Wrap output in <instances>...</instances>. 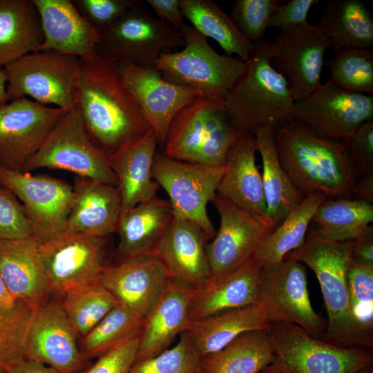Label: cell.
Returning <instances> with one entry per match:
<instances>
[{"label":"cell","mask_w":373,"mask_h":373,"mask_svg":"<svg viewBox=\"0 0 373 373\" xmlns=\"http://www.w3.org/2000/svg\"><path fill=\"white\" fill-rule=\"evenodd\" d=\"M350 258L355 262L373 269V226L370 224L351 240Z\"/></svg>","instance_id":"816d5d0a"},{"label":"cell","mask_w":373,"mask_h":373,"mask_svg":"<svg viewBox=\"0 0 373 373\" xmlns=\"http://www.w3.org/2000/svg\"><path fill=\"white\" fill-rule=\"evenodd\" d=\"M276 350L269 367L284 373H355L373 365L372 349L343 347L316 338L298 326L271 323Z\"/></svg>","instance_id":"ba28073f"},{"label":"cell","mask_w":373,"mask_h":373,"mask_svg":"<svg viewBox=\"0 0 373 373\" xmlns=\"http://www.w3.org/2000/svg\"><path fill=\"white\" fill-rule=\"evenodd\" d=\"M66 111L20 97L0 106V165L23 172Z\"/></svg>","instance_id":"2e32d148"},{"label":"cell","mask_w":373,"mask_h":373,"mask_svg":"<svg viewBox=\"0 0 373 373\" xmlns=\"http://www.w3.org/2000/svg\"><path fill=\"white\" fill-rule=\"evenodd\" d=\"M209 240L198 224L173 216L156 255L170 278L194 289L211 277L206 251Z\"/></svg>","instance_id":"cb8c5ba5"},{"label":"cell","mask_w":373,"mask_h":373,"mask_svg":"<svg viewBox=\"0 0 373 373\" xmlns=\"http://www.w3.org/2000/svg\"><path fill=\"white\" fill-rule=\"evenodd\" d=\"M257 305L271 323L294 324L318 339L325 336L327 320L313 308L305 267L295 259L262 267Z\"/></svg>","instance_id":"9c48e42d"},{"label":"cell","mask_w":373,"mask_h":373,"mask_svg":"<svg viewBox=\"0 0 373 373\" xmlns=\"http://www.w3.org/2000/svg\"><path fill=\"white\" fill-rule=\"evenodd\" d=\"M122 80L164 148L175 115L195 98L196 91L166 80L154 65L133 60L116 61Z\"/></svg>","instance_id":"ac0fdd59"},{"label":"cell","mask_w":373,"mask_h":373,"mask_svg":"<svg viewBox=\"0 0 373 373\" xmlns=\"http://www.w3.org/2000/svg\"><path fill=\"white\" fill-rule=\"evenodd\" d=\"M8 78L3 67L0 66V106L8 102L7 94Z\"/></svg>","instance_id":"6f0895ef"},{"label":"cell","mask_w":373,"mask_h":373,"mask_svg":"<svg viewBox=\"0 0 373 373\" xmlns=\"http://www.w3.org/2000/svg\"><path fill=\"white\" fill-rule=\"evenodd\" d=\"M294 102L285 78L270 61L267 41L254 44L244 70L224 100L233 126L241 134L266 126L275 130L294 120Z\"/></svg>","instance_id":"3957f363"},{"label":"cell","mask_w":373,"mask_h":373,"mask_svg":"<svg viewBox=\"0 0 373 373\" xmlns=\"http://www.w3.org/2000/svg\"><path fill=\"white\" fill-rule=\"evenodd\" d=\"M81 15L100 33L132 8L139 0H74Z\"/></svg>","instance_id":"7dc6e473"},{"label":"cell","mask_w":373,"mask_h":373,"mask_svg":"<svg viewBox=\"0 0 373 373\" xmlns=\"http://www.w3.org/2000/svg\"><path fill=\"white\" fill-rule=\"evenodd\" d=\"M211 202L220 220L218 231L206 246L211 276L215 277L230 272L252 258L260 242L276 227L216 193Z\"/></svg>","instance_id":"ffe728a7"},{"label":"cell","mask_w":373,"mask_h":373,"mask_svg":"<svg viewBox=\"0 0 373 373\" xmlns=\"http://www.w3.org/2000/svg\"><path fill=\"white\" fill-rule=\"evenodd\" d=\"M144 318L118 304L86 335L81 338L79 350L84 357H99L141 330Z\"/></svg>","instance_id":"ab89813d"},{"label":"cell","mask_w":373,"mask_h":373,"mask_svg":"<svg viewBox=\"0 0 373 373\" xmlns=\"http://www.w3.org/2000/svg\"><path fill=\"white\" fill-rule=\"evenodd\" d=\"M326 195L321 193L311 194L291 209L286 218L258 247L254 258L262 267L277 264L289 252L304 244L311 219Z\"/></svg>","instance_id":"74e56055"},{"label":"cell","mask_w":373,"mask_h":373,"mask_svg":"<svg viewBox=\"0 0 373 373\" xmlns=\"http://www.w3.org/2000/svg\"><path fill=\"white\" fill-rule=\"evenodd\" d=\"M61 297L64 311L80 338L118 305L114 296L98 283L72 287Z\"/></svg>","instance_id":"f35d334b"},{"label":"cell","mask_w":373,"mask_h":373,"mask_svg":"<svg viewBox=\"0 0 373 373\" xmlns=\"http://www.w3.org/2000/svg\"><path fill=\"white\" fill-rule=\"evenodd\" d=\"M351 240L305 241L285 258L295 259L314 273L327 314L323 341L343 347L373 348V338L357 325L351 312L347 274Z\"/></svg>","instance_id":"277c9868"},{"label":"cell","mask_w":373,"mask_h":373,"mask_svg":"<svg viewBox=\"0 0 373 373\" xmlns=\"http://www.w3.org/2000/svg\"><path fill=\"white\" fill-rule=\"evenodd\" d=\"M271 323L258 305L225 310L192 321L186 332L202 358L228 344L240 334L269 330Z\"/></svg>","instance_id":"4dcf8cb0"},{"label":"cell","mask_w":373,"mask_h":373,"mask_svg":"<svg viewBox=\"0 0 373 373\" xmlns=\"http://www.w3.org/2000/svg\"><path fill=\"white\" fill-rule=\"evenodd\" d=\"M293 117L322 137L347 142L363 124L373 121V97L329 79L294 102Z\"/></svg>","instance_id":"5bb4252c"},{"label":"cell","mask_w":373,"mask_h":373,"mask_svg":"<svg viewBox=\"0 0 373 373\" xmlns=\"http://www.w3.org/2000/svg\"><path fill=\"white\" fill-rule=\"evenodd\" d=\"M158 18L167 22L175 29L180 31L186 24L179 0H147Z\"/></svg>","instance_id":"f5cc1de1"},{"label":"cell","mask_w":373,"mask_h":373,"mask_svg":"<svg viewBox=\"0 0 373 373\" xmlns=\"http://www.w3.org/2000/svg\"><path fill=\"white\" fill-rule=\"evenodd\" d=\"M34 237L24 207L17 197L0 186V240Z\"/></svg>","instance_id":"bcb514c9"},{"label":"cell","mask_w":373,"mask_h":373,"mask_svg":"<svg viewBox=\"0 0 373 373\" xmlns=\"http://www.w3.org/2000/svg\"><path fill=\"white\" fill-rule=\"evenodd\" d=\"M355 373H373V365L363 367L356 371Z\"/></svg>","instance_id":"680465c9"},{"label":"cell","mask_w":373,"mask_h":373,"mask_svg":"<svg viewBox=\"0 0 373 373\" xmlns=\"http://www.w3.org/2000/svg\"><path fill=\"white\" fill-rule=\"evenodd\" d=\"M316 26L335 52L373 46V17L360 0H331Z\"/></svg>","instance_id":"836d02e7"},{"label":"cell","mask_w":373,"mask_h":373,"mask_svg":"<svg viewBox=\"0 0 373 373\" xmlns=\"http://www.w3.org/2000/svg\"><path fill=\"white\" fill-rule=\"evenodd\" d=\"M8 373H61L42 363L23 359L7 369Z\"/></svg>","instance_id":"11a10c76"},{"label":"cell","mask_w":373,"mask_h":373,"mask_svg":"<svg viewBox=\"0 0 373 373\" xmlns=\"http://www.w3.org/2000/svg\"><path fill=\"white\" fill-rule=\"evenodd\" d=\"M8 102L31 97L66 111L75 107L80 59L52 50L27 54L3 66Z\"/></svg>","instance_id":"52a82bcc"},{"label":"cell","mask_w":373,"mask_h":373,"mask_svg":"<svg viewBox=\"0 0 373 373\" xmlns=\"http://www.w3.org/2000/svg\"><path fill=\"white\" fill-rule=\"evenodd\" d=\"M41 19L44 41L37 51L52 50L88 59L95 56L100 32L70 0H33Z\"/></svg>","instance_id":"7402d4cb"},{"label":"cell","mask_w":373,"mask_h":373,"mask_svg":"<svg viewBox=\"0 0 373 373\" xmlns=\"http://www.w3.org/2000/svg\"><path fill=\"white\" fill-rule=\"evenodd\" d=\"M256 151L254 134H241L235 140L227 151L216 193L241 209L269 220L262 175L256 164Z\"/></svg>","instance_id":"d4e9b609"},{"label":"cell","mask_w":373,"mask_h":373,"mask_svg":"<svg viewBox=\"0 0 373 373\" xmlns=\"http://www.w3.org/2000/svg\"><path fill=\"white\" fill-rule=\"evenodd\" d=\"M182 15L191 26L206 38L216 41L225 54L236 55L245 62L253 44L239 31L229 15L211 0H179Z\"/></svg>","instance_id":"8d00e7d4"},{"label":"cell","mask_w":373,"mask_h":373,"mask_svg":"<svg viewBox=\"0 0 373 373\" xmlns=\"http://www.w3.org/2000/svg\"><path fill=\"white\" fill-rule=\"evenodd\" d=\"M259 373H284V372L272 370L268 366L267 368L260 372Z\"/></svg>","instance_id":"91938a15"},{"label":"cell","mask_w":373,"mask_h":373,"mask_svg":"<svg viewBox=\"0 0 373 373\" xmlns=\"http://www.w3.org/2000/svg\"><path fill=\"white\" fill-rule=\"evenodd\" d=\"M261 268L253 257L237 269L211 276L193 289L189 309L190 323L225 310L257 305Z\"/></svg>","instance_id":"484cf974"},{"label":"cell","mask_w":373,"mask_h":373,"mask_svg":"<svg viewBox=\"0 0 373 373\" xmlns=\"http://www.w3.org/2000/svg\"><path fill=\"white\" fill-rule=\"evenodd\" d=\"M372 221L373 204L354 198H326L314 213L305 241H350Z\"/></svg>","instance_id":"1f68e13d"},{"label":"cell","mask_w":373,"mask_h":373,"mask_svg":"<svg viewBox=\"0 0 373 373\" xmlns=\"http://www.w3.org/2000/svg\"><path fill=\"white\" fill-rule=\"evenodd\" d=\"M192 287L169 278L162 294L144 318L135 361L164 352L190 323L189 309Z\"/></svg>","instance_id":"603a6c76"},{"label":"cell","mask_w":373,"mask_h":373,"mask_svg":"<svg viewBox=\"0 0 373 373\" xmlns=\"http://www.w3.org/2000/svg\"><path fill=\"white\" fill-rule=\"evenodd\" d=\"M267 48L273 66L285 78L294 102L300 101L321 83L327 39L309 21L280 30Z\"/></svg>","instance_id":"e0dca14e"},{"label":"cell","mask_w":373,"mask_h":373,"mask_svg":"<svg viewBox=\"0 0 373 373\" xmlns=\"http://www.w3.org/2000/svg\"><path fill=\"white\" fill-rule=\"evenodd\" d=\"M169 278L157 255L148 254L111 264L102 273L97 283L108 290L118 304L144 318Z\"/></svg>","instance_id":"44dd1931"},{"label":"cell","mask_w":373,"mask_h":373,"mask_svg":"<svg viewBox=\"0 0 373 373\" xmlns=\"http://www.w3.org/2000/svg\"><path fill=\"white\" fill-rule=\"evenodd\" d=\"M224 171V166L182 162L155 152L152 178L167 193L173 216L195 222L213 239L216 231L207 205L216 194Z\"/></svg>","instance_id":"4fadbf2b"},{"label":"cell","mask_w":373,"mask_h":373,"mask_svg":"<svg viewBox=\"0 0 373 373\" xmlns=\"http://www.w3.org/2000/svg\"><path fill=\"white\" fill-rule=\"evenodd\" d=\"M180 32L184 41L182 49L162 54L154 66L173 84L191 88L202 97L224 100L245 62L217 52L207 38L191 26L185 24Z\"/></svg>","instance_id":"8992f818"},{"label":"cell","mask_w":373,"mask_h":373,"mask_svg":"<svg viewBox=\"0 0 373 373\" xmlns=\"http://www.w3.org/2000/svg\"><path fill=\"white\" fill-rule=\"evenodd\" d=\"M0 186L23 202L34 238L40 243L64 233L75 198L73 187L47 175L11 171L0 165Z\"/></svg>","instance_id":"9a60e30c"},{"label":"cell","mask_w":373,"mask_h":373,"mask_svg":"<svg viewBox=\"0 0 373 373\" xmlns=\"http://www.w3.org/2000/svg\"><path fill=\"white\" fill-rule=\"evenodd\" d=\"M34 237L0 240V273L12 295L36 309L52 297Z\"/></svg>","instance_id":"4316f807"},{"label":"cell","mask_w":373,"mask_h":373,"mask_svg":"<svg viewBox=\"0 0 373 373\" xmlns=\"http://www.w3.org/2000/svg\"><path fill=\"white\" fill-rule=\"evenodd\" d=\"M73 189L65 233L108 236L116 232L122 209L119 188L75 175Z\"/></svg>","instance_id":"f1b7e54d"},{"label":"cell","mask_w":373,"mask_h":373,"mask_svg":"<svg viewBox=\"0 0 373 373\" xmlns=\"http://www.w3.org/2000/svg\"><path fill=\"white\" fill-rule=\"evenodd\" d=\"M77 337L64 311L61 297L52 296L34 312L24 344L25 358L61 373H82L91 364L82 354Z\"/></svg>","instance_id":"d6986e66"},{"label":"cell","mask_w":373,"mask_h":373,"mask_svg":"<svg viewBox=\"0 0 373 373\" xmlns=\"http://www.w3.org/2000/svg\"><path fill=\"white\" fill-rule=\"evenodd\" d=\"M35 310L28 306L0 310V368L7 370L25 359L24 344Z\"/></svg>","instance_id":"7bdbcfd3"},{"label":"cell","mask_w":373,"mask_h":373,"mask_svg":"<svg viewBox=\"0 0 373 373\" xmlns=\"http://www.w3.org/2000/svg\"><path fill=\"white\" fill-rule=\"evenodd\" d=\"M274 131L280 163L305 198L315 193L353 197L356 178L345 142L322 137L294 119Z\"/></svg>","instance_id":"7a4b0ae2"},{"label":"cell","mask_w":373,"mask_h":373,"mask_svg":"<svg viewBox=\"0 0 373 373\" xmlns=\"http://www.w3.org/2000/svg\"><path fill=\"white\" fill-rule=\"evenodd\" d=\"M0 373H8L6 369L0 368Z\"/></svg>","instance_id":"94428289"},{"label":"cell","mask_w":373,"mask_h":373,"mask_svg":"<svg viewBox=\"0 0 373 373\" xmlns=\"http://www.w3.org/2000/svg\"><path fill=\"white\" fill-rule=\"evenodd\" d=\"M157 145L156 137L150 130L108 155L110 166L118 181L122 213L157 198L160 186L152 178Z\"/></svg>","instance_id":"83f0119b"},{"label":"cell","mask_w":373,"mask_h":373,"mask_svg":"<svg viewBox=\"0 0 373 373\" xmlns=\"http://www.w3.org/2000/svg\"><path fill=\"white\" fill-rule=\"evenodd\" d=\"M172 218L169 200L157 197L122 212L116 230L119 240L113 264L139 256L156 255Z\"/></svg>","instance_id":"f546056e"},{"label":"cell","mask_w":373,"mask_h":373,"mask_svg":"<svg viewBox=\"0 0 373 373\" xmlns=\"http://www.w3.org/2000/svg\"><path fill=\"white\" fill-rule=\"evenodd\" d=\"M281 3L278 0H236L230 17L251 44L263 40L271 15Z\"/></svg>","instance_id":"f6af8a7d"},{"label":"cell","mask_w":373,"mask_h":373,"mask_svg":"<svg viewBox=\"0 0 373 373\" xmlns=\"http://www.w3.org/2000/svg\"><path fill=\"white\" fill-rule=\"evenodd\" d=\"M43 41L33 0H0V66L37 52Z\"/></svg>","instance_id":"e575fe53"},{"label":"cell","mask_w":373,"mask_h":373,"mask_svg":"<svg viewBox=\"0 0 373 373\" xmlns=\"http://www.w3.org/2000/svg\"><path fill=\"white\" fill-rule=\"evenodd\" d=\"M110 236L63 233L39 247L40 262L52 296L68 289L97 283L113 264Z\"/></svg>","instance_id":"30bf717a"},{"label":"cell","mask_w":373,"mask_h":373,"mask_svg":"<svg viewBox=\"0 0 373 373\" xmlns=\"http://www.w3.org/2000/svg\"><path fill=\"white\" fill-rule=\"evenodd\" d=\"M21 306L27 305L17 300L12 295L0 273V310H10Z\"/></svg>","instance_id":"9f6ffc18"},{"label":"cell","mask_w":373,"mask_h":373,"mask_svg":"<svg viewBox=\"0 0 373 373\" xmlns=\"http://www.w3.org/2000/svg\"><path fill=\"white\" fill-rule=\"evenodd\" d=\"M240 135L229 119L224 100L199 96L172 119L164 153L179 161L223 166L229 149Z\"/></svg>","instance_id":"5b68a950"},{"label":"cell","mask_w":373,"mask_h":373,"mask_svg":"<svg viewBox=\"0 0 373 373\" xmlns=\"http://www.w3.org/2000/svg\"><path fill=\"white\" fill-rule=\"evenodd\" d=\"M345 143L348 158L357 180L373 171V121L363 124Z\"/></svg>","instance_id":"c3c4849f"},{"label":"cell","mask_w":373,"mask_h":373,"mask_svg":"<svg viewBox=\"0 0 373 373\" xmlns=\"http://www.w3.org/2000/svg\"><path fill=\"white\" fill-rule=\"evenodd\" d=\"M328 66L329 80L338 86L358 93H373V52L350 48L335 52Z\"/></svg>","instance_id":"60d3db41"},{"label":"cell","mask_w":373,"mask_h":373,"mask_svg":"<svg viewBox=\"0 0 373 373\" xmlns=\"http://www.w3.org/2000/svg\"><path fill=\"white\" fill-rule=\"evenodd\" d=\"M75 108L95 145L108 155L152 130L124 84L115 60L81 59Z\"/></svg>","instance_id":"6da1fadb"},{"label":"cell","mask_w":373,"mask_h":373,"mask_svg":"<svg viewBox=\"0 0 373 373\" xmlns=\"http://www.w3.org/2000/svg\"><path fill=\"white\" fill-rule=\"evenodd\" d=\"M318 2V0H291L281 3L271 15L268 27L281 30L304 24L308 22L307 15L312 7Z\"/></svg>","instance_id":"f907efd6"},{"label":"cell","mask_w":373,"mask_h":373,"mask_svg":"<svg viewBox=\"0 0 373 373\" xmlns=\"http://www.w3.org/2000/svg\"><path fill=\"white\" fill-rule=\"evenodd\" d=\"M39 168L66 170L75 175L118 186L108 155L91 141L75 107L65 112L38 152L27 162L23 173Z\"/></svg>","instance_id":"8fae6325"},{"label":"cell","mask_w":373,"mask_h":373,"mask_svg":"<svg viewBox=\"0 0 373 373\" xmlns=\"http://www.w3.org/2000/svg\"><path fill=\"white\" fill-rule=\"evenodd\" d=\"M180 31L136 6L100 33L97 55L154 65L164 53L184 47Z\"/></svg>","instance_id":"7c38bea8"},{"label":"cell","mask_w":373,"mask_h":373,"mask_svg":"<svg viewBox=\"0 0 373 373\" xmlns=\"http://www.w3.org/2000/svg\"><path fill=\"white\" fill-rule=\"evenodd\" d=\"M347 279L353 318L360 328L373 338V269L350 260Z\"/></svg>","instance_id":"ee69618b"},{"label":"cell","mask_w":373,"mask_h":373,"mask_svg":"<svg viewBox=\"0 0 373 373\" xmlns=\"http://www.w3.org/2000/svg\"><path fill=\"white\" fill-rule=\"evenodd\" d=\"M138 343L139 334L99 356L94 364L82 373H128L135 360Z\"/></svg>","instance_id":"681fc988"},{"label":"cell","mask_w":373,"mask_h":373,"mask_svg":"<svg viewBox=\"0 0 373 373\" xmlns=\"http://www.w3.org/2000/svg\"><path fill=\"white\" fill-rule=\"evenodd\" d=\"M276 358L268 330L240 334L222 349L201 359L202 373H259Z\"/></svg>","instance_id":"d590c367"},{"label":"cell","mask_w":373,"mask_h":373,"mask_svg":"<svg viewBox=\"0 0 373 373\" xmlns=\"http://www.w3.org/2000/svg\"><path fill=\"white\" fill-rule=\"evenodd\" d=\"M352 194L357 200L373 204V171L356 181Z\"/></svg>","instance_id":"db71d44e"},{"label":"cell","mask_w":373,"mask_h":373,"mask_svg":"<svg viewBox=\"0 0 373 373\" xmlns=\"http://www.w3.org/2000/svg\"><path fill=\"white\" fill-rule=\"evenodd\" d=\"M201 359L185 331L174 347L134 362L128 373H202Z\"/></svg>","instance_id":"b9f144b4"},{"label":"cell","mask_w":373,"mask_h":373,"mask_svg":"<svg viewBox=\"0 0 373 373\" xmlns=\"http://www.w3.org/2000/svg\"><path fill=\"white\" fill-rule=\"evenodd\" d=\"M256 150L262 162V182L266 202L267 218L276 227L305 197L283 169L278 155L275 131L262 127L254 133Z\"/></svg>","instance_id":"d6a6232c"}]
</instances>
